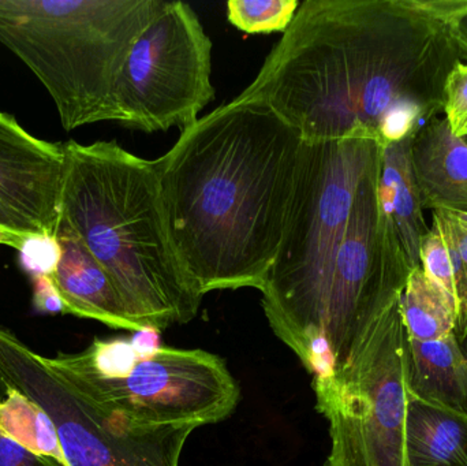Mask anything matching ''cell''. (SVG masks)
<instances>
[{"mask_svg": "<svg viewBox=\"0 0 467 466\" xmlns=\"http://www.w3.org/2000/svg\"><path fill=\"white\" fill-rule=\"evenodd\" d=\"M450 0H306L236 98L271 107L305 142L372 140L389 115L443 111L462 59Z\"/></svg>", "mask_w": 467, "mask_h": 466, "instance_id": "cell-1", "label": "cell"}, {"mask_svg": "<svg viewBox=\"0 0 467 466\" xmlns=\"http://www.w3.org/2000/svg\"><path fill=\"white\" fill-rule=\"evenodd\" d=\"M302 140L271 107L233 98L155 161L167 227L200 295L263 289L282 243Z\"/></svg>", "mask_w": 467, "mask_h": 466, "instance_id": "cell-2", "label": "cell"}, {"mask_svg": "<svg viewBox=\"0 0 467 466\" xmlns=\"http://www.w3.org/2000/svg\"><path fill=\"white\" fill-rule=\"evenodd\" d=\"M60 218L70 224L119 290L142 330L186 325L199 314L175 254L155 161L115 141L63 144Z\"/></svg>", "mask_w": 467, "mask_h": 466, "instance_id": "cell-3", "label": "cell"}, {"mask_svg": "<svg viewBox=\"0 0 467 466\" xmlns=\"http://www.w3.org/2000/svg\"><path fill=\"white\" fill-rule=\"evenodd\" d=\"M380 150L365 139L302 144L282 243L260 292L269 327L312 377L326 369L327 300L357 188Z\"/></svg>", "mask_w": 467, "mask_h": 466, "instance_id": "cell-4", "label": "cell"}, {"mask_svg": "<svg viewBox=\"0 0 467 466\" xmlns=\"http://www.w3.org/2000/svg\"><path fill=\"white\" fill-rule=\"evenodd\" d=\"M163 0H0V43L33 71L66 131L115 122L123 63Z\"/></svg>", "mask_w": 467, "mask_h": 466, "instance_id": "cell-5", "label": "cell"}, {"mask_svg": "<svg viewBox=\"0 0 467 466\" xmlns=\"http://www.w3.org/2000/svg\"><path fill=\"white\" fill-rule=\"evenodd\" d=\"M49 363L88 399L131 426L155 429L221 423L235 412L241 388L226 361L202 349L95 339Z\"/></svg>", "mask_w": 467, "mask_h": 466, "instance_id": "cell-6", "label": "cell"}, {"mask_svg": "<svg viewBox=\"0 0 467 466\" xmlns=\"http://www.w3.org/2000/svg\"><path fill=\"white\" fill-rule=\"evenodd\" d=\"M409 338L400 295L368 326L345 366L313 377L328 421L326 466H409Z\"/></svg>", "mask_w": 467, "mask_h": 466, "instance_id": "cell-7", "label": "cell"}, {"mask_svg": "<svg viewBox=\"0 0 467 466\" xmlns=\"http://www.w3.org/2000/svg\"><path fill=\"white\" fill-rule=\"evenodd\" d=\"M0 382L51 418L67 466H180L194 426L142 429L88 399L13 333L0 327Z\"/></svg>", "mask_w": 467, "mask_h": 466, "instance_id": "cell-8", "label": "cell"}, {"mask_svg": "<svg viewBox=\"0 0 467 466\" xmlns=\"http://www.w3.org/2000/svg\"><path fill=\"white\" fill-rule=\"evenodd\" d=\"M213 98L210 36L188 3L163 0L118 77L115 122L145 133L183 131Z\"/></svg>", "mask_w": 467, "mask_h": 466, "instance_id": "cell-9", "label": "cell"}, {"mask_svg": "<svg viewBox=\"0 0 467 466\" xmlns=\"http://www.w3.org/2000/svg\"><path fill=\"white\" fill-rule=\"evenodd\" d=\"M379 155L365 170L337 254L324 316L323 374L345 366L368 326L402 295L411 268L379 197Z\"/></svg>", "mask_w": 467, "mask_h": 466, "instance_id": "cell-10", "label": "cell"}, {"mask_svg": "<svg viewBox=\"0 0 467 466\" xmlns=\"http://www.w3.org/2000/svg\"><path fill=\"white\" fill-rule=\"evenodd\" d=\"M63 145L27 133L0 111V204L37 233L55 235L60 221Z\"/></svg>", "mask_w": 467, "mask_h": 466, "instance_id": "cell-11", "label": "cell"}, {"mask_svg": "<svg viewBox=\"0 0 467 466\" xmlns=\"http://www.w3.org/2000/svg\"><path fill=\"white\" fill-rule=\"evenodd\" d=\"M55 237L62 254L51 278L65 301L66 314L117 330L144 331L131 316L111 276L62 218Z\"/></svg>", "mask_w": 467, "mask_h": 466, "instance_id": "cell-12", "label": "cell"}, {"mask_svg": "<svg viewBox=\"0 0 467 466\" xmlns=\"http://www.w3.org/2000/svg\"><path fill=\"white\" fill-rule=\"evenodd\" d=\"M410 159L425 210L467 212V142L446 118H433L417 131Z\"/></svg>", "mask_w": 467, "mask_h": 466, "instance_id": "cell-13", "label": "cell"}, {"mask_svg": "<svg viewBox=\"0 0 467 466\" xmlns=\"http://www.w3.org/2000/svg\"><path fill=\"white\" fill-rule=\"evenodd\" d=\"M411 139L381 147L379 197L411 270L421 267L420 249L430 226L414 177L410 159Z\"/></svg>", "mask_w": 467, "mask_h": 466, "instance_id": "cell-14", "label": "cell"}, {"mask_svg": "<svg viewBox=\"0 0 467 466\" xmlns=\"http://www.w3.org/2000/svg\"><path fill=\"white\" fill-rule=\"evenodd\" d=\"M406 454L409 466H467V412L409 394Z\"/></svg>", "mask_w": 467, "mask_h": 466, "instance_id": "cell-15", "label": "cell"}, {"mask_svg": "<svg viewBox=\"0 0 467 466\" xmlns=\"http://www.w3.org/2000/svg\"><path fill=\"white\" fill-rule=\"evenodd\" d=\"M408 391L467 412V357L455 333L435 341L409 339Z\"/></svg>", "mask_w": 467, "mask_h": 466, "instance_id": "cell-16", "label": "cell"}, {"mask_svg": "<svg viewBox=\"0 0 467 466\" xmlns=\"http://www.w3.org/2000/svg\"><path fill=\"white\" fill-rule=\"evenodd\" d=\"M400 312L408 338L414 341H435L455 333L457 327L454 298L421 267L409 274L400 295Z\"/></svg>", "mask_w": 467, "mask_h": 466, "instance_id": "cell-17", "label": "cell"}, {"mask_svg": "<svg viewBox=\"0 0 467 466\" xmlns=\"http://www.w3.org/2000/svg\"><path fill=\"white\" fill-rule=\"evenodd\" d=\"M0 434L67 466L51 418L40 405L11 386H5V394L0 399Z\"/></svg>", "mask_w": 467, "mask_h": 466, "instance_id": "cell-18", "label": "cell"}, {"mask_svg": "<svg viewBox=\"0 0 467 466\" xmlns=\"http://www.w3.org/2000/svg\"><path fill=\"white\" fill-rule=\"evenodd\" d=\"M420 264L432 281L454 298L457 326L460 325L467 311V274L451 224L441 210L432 211V223L420 249Z\"/></svg>", "mask_w": 467, "mask_h": 466, "instance_id": "cell-19", "label": "cell"}, {"mask_svg": "<svg viewBox=\"0 0 467 466\" xmlns=\"http://www.w3.org/2000/svg\"><path fill=\"white\" fill-rule=\"evenodd\" d=\"M298 0H230L227 18L249 35L285 33L296 16Z\"/></svg>", "mask_w": 467, "mask_h": 466, "instance_id": "cell-20", "label": "cell"}, {"mask_svg": "<svg viewBox=\"0 0 467 466\" xmlns=\"http://www.w3.org/2000/svg\"><path fill=\"white\" fill-rule=\"evenodd\" d=\"M19 265L30 276H51L60 260V245L55 235L30 233L18 249Z\"/></svg>", "mask_w": 467, "mask_h": 466, "instance_id": "cell-21", "label": "cell"}, {"mask_svg": "<svg viewBox=\"0 0 467 466\" xmlns=\"http://www.w3.org/2000/svg\"><path fill=\"white\" fill-rule=\"evenodd\" d=\"M443 112L455 136L467 139V63L461 60L450 71L443 90Z\"/></svg>", "mask_w": 467, "mask_h": 466, "instance_id": "cell-22", "label": "cell"}, {"mask_svg": "<svg viewBox=\"0 0 467 466\" xmlns=\"http://www.w3.org/2000/svg\"><path fill=\"white\" fill-rule=\"evenodd\" d=\"M32 305L36 312L43 315L66 314L65 301L51 276H32Z\"/></svg>", "mask_w": 467, "mask_h": 466, "instance_id": "cell-23", "label": "cell"}, {"mask_svg": "<svg viewBox=\"0 0 467 466\" xmlns=\"http://www.w3.org/2000/svg\"><path fill=\"white\" fill-rule=\"evenodd\" d=\"M0 466H63L0 434Z\"/></svg>", "mask_w": 467, "mask_h": 466, "instance_id": "cell-24", "label": "cell"}, {"mask_svg": "<svg viewBox=\"0 0 467 466\" xmlns=\"http://www.w3.org/2000/svg\"><path fill=\"white\" fill-rule=\"evenodd\" d=\"M441 211L446 216L449 223L451 224L455 241H457V246L460 249L461 257H462L467 274V212H461V211ZM455 336L460 339L461 344L467 341V311L462 322L455 328Z\"/></svg>", "mask_w": 467, "mask_h": 466, "instance_id": "cell-25", "label": "cell"}, {"mask_svg": "<svg viewBox=\"0 0 467 466\" xmlns=\"http://www.w3.org/2000/svg\"><path fill=\"white\" fill-rule=\"evenodd\" d=\"M449 16L458 48L467 60V0H450Z\"/></svg>", "mask_w": 467, "mask_h": 466, "instance_id": "cell-26", "label": "cell"}, {"mask_svg": "<svg viewBox=\"0 0 467 466\" xmlns=\"http://www.w3.org/2000/svg\"><path fill=\"white\" fill-rule=\"evenodd\" d=\"M0 226L8 227V229L16 230L18 233H26V234L37 233L27 222L3 207L2 204H0Z\"/></svg>", "mask_w": 467, "mask_h": 466, "instance_id": "cell-27", "label": "cell"}, {"mask_svg": "<svg viewBox=\"0 0 467 466\" xmlns=\"http://www.w3.org/2000/svg\"><path fill=\"white\" fill-rule=\"evenodd\" d=\"M26 235V233H18L16 230L8 229V227L0 226V245L18 249Z\"/></svg>", "mask_w": 467, "mask_h": 466, "instance_id": "cell-28", "label": "cell"}, {"mask_svg": "<svg viewBox=\"0 0 467 466\" xmlns=\"http://www.w3.org/2000/svg\"><path fill=\"white\" fill-rule=\"evenodd\" d=\"M3 394H5V386H3L2 382H0V399H2Z\"/></svg>", "mask_w": 467, "mask_h": 466, "instance_id": "cell-29", "label": "cell"}, {"mask_svg": "<svg viewBox=\"0 0 467 466\" xmlns=\"http://www.w3.org/2000/svg\"><path fill=\"white\" fill-rule=\"evenodd\" d=\"M465 353H466V357H467V347H466Z\"/></svg>", "mask_w": 467, "mask_h": 466, "instance_id": "cell-30", "label": "cell"}, {"mask_svg": "<svg viewBox=\"0 0 467 466\" xmlns=\"http://www.w3.org/2000/svg\"><path fill=\"white\" fill-rule=\"evenodd\" d=\"M465 141L467 142V139H465Z\"/></svg>", "mask_w": 467, "mask_h": 466, "instance_id": "cell-31", "label": "cell"}]
</instances>
